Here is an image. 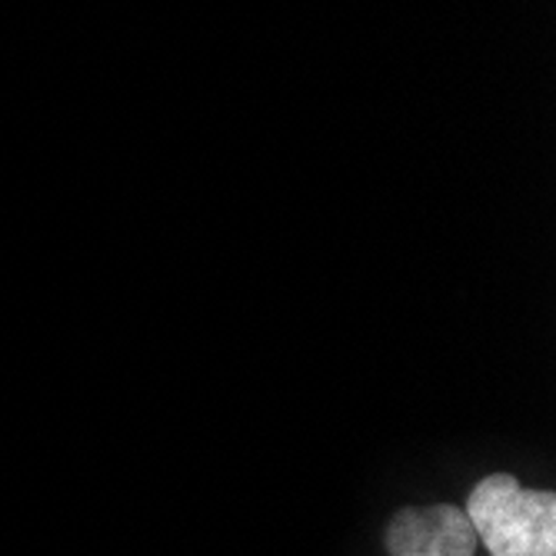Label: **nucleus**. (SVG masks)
<instances>
[{
  "label": "nucleus",
  "instance_id": "f03ea898",
  "mask_svg": "<svg viewBox=\"0 0 556 556\" xmlns=\"http://www.w3.org/2000/svg\"><path fill=\"white\" fill-rule=\"evenodd\" d=\"M383 540L390 556H473L477 553L473 523L467 510L453 507V503L407 507L393 514Z\"/></svg>",
  "mask_w": 556,
  "mask_h": 556
},
{
  "label": "nucleus",
  "instance_id": "f257e3e1",
  "mask_svg": "<svg viewBox=\"0 0 556 556\" xmlns=\"http://www.w3.org/2000/svg\"><path fill=\"white\" fill-rule=\"evenodd\" d=\"M464 510L490 556H556L553 490H527L514 473H490L470 490Z\"/></svg>",
  "mask_w": 556,
  "mask_h": 556
}]
</instances>
